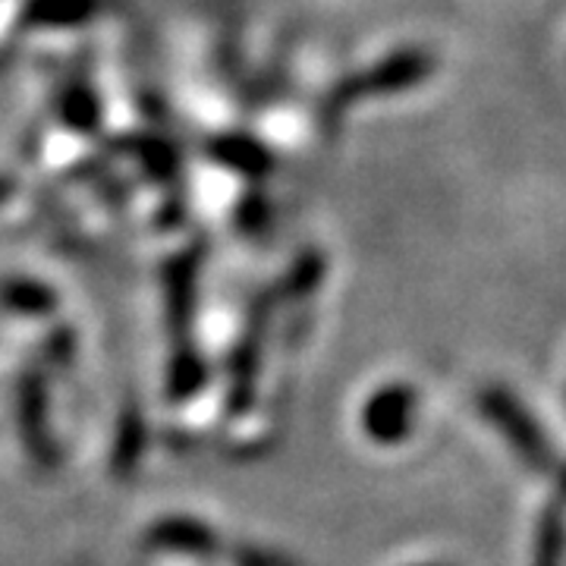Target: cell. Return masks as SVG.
<instances>
[{
	"label": "cell",
	"instance_id": "6da1fadb",
	"mask_svg": "<svg viewBox=\"0 0 566 566\" xmlns=\"http://www.w3.org/2000/svg\"><path fill=\"white\" fill-rule=\"evenodd\" d=\"M412 416H416V394L412 387L390 385L378 390L363 412L365 434L378 444H397L403 441L412 428Z\"/></svg>",
	"mask_w": 566,
	"mask_h": 566
},
{
	"label": "cell",
	"instance_id": "7a4b0ae2",
	"mask_svg": "<svg viewBox=\"0 0 566 566\" xmlns=\"http://www.w3.org/2000/svg\"><path fill=\"white\" fill-rule=\"evenodd\" d=\"M148 542L161 551H177V554H192V557H205L218 547L214 532L199 523V520H186V516H174V520H161L151 528Z\"/></svg>",
	"mask_w": 566,
	"mask_h": 566
},
{
	"label": "cell",
	"instance_id": "3957f363",
	"mask_svg": "<svg viewBox=\"0 0 566 566\" xmlns=\"http://www.w3.org/2000/svg\"><path fill=\"white\" fill-rule=\"evenodd\" d=\"M20 424L22 438L32 447V457L41 463H51L48 428H44V387L39 375H29L20 387Z\"/></svg>",
	"mask_w": 566,
	"mask_h": 566
},
{
	"label": "cell",
	"instance_id": "277c9868",
	"mask_svg": "<svg viewBox=\"0 0 566 566\" xmlns=\"http://www.w3.org/2000/svg\"><path fill=\"white\" fill-rule=\"evenodd\" d=\"M205 385V363L192 353V349H182L174 356V365H170V381H167V390L174 400H186L192 397L199 387Z\"/></svg>",
	"mask_w": 566,
	"mask_h": 566
},
{
	"label": "cell",
	"instance_id": "5b68a950",
	"mask_svg": "<svg viewBox=\"0 0 566 566\" xmlns=\"http://www.w3.org/2000/svg\"><path fill=\"white\" fill-rule=\"evenodd\" d=\"M237 566H293L290 560H281L274 554H264V551H240Z\"/></svg>",
	"mask_w": 566,
	"mask_h": 566
}]
</instances>
